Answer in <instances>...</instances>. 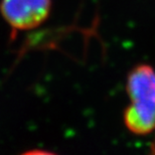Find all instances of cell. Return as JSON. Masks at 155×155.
Segmentation results:
<instances>
[{
  "mask_svg": "<svg viewBox=\"0 0 155 155\" xmlns=\"http://www.w3.org/2000/svg\"><path fill=\"white\" fill-rule=\"evenodd\" d=\"M51 0H0V14L14 30L36 28L48 19Z\"/></svg>",
  "mask_w": 155,
  "mask_h": 155,
  "instance_id": "7a4b0ae2",
  "label": "cell"
},
{
  "mask_svg": "<svg viewBox=\"0 0 155 155\" xmlns=\"http://www.w3.org/2000/svg\"><path fill=\"white\" fill-rule=\"evenodd\" d=\"M126 91L130 105L124 111L126 128L135 135L155 130V69L147 64L135 66L127 76Z\"/></svg>",
  "mask_w": 155,
  "mask_h": 155,
  "instance_id": "6da1fadb",
  "label": "cell"
}]
</instances>
